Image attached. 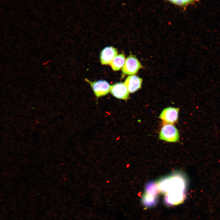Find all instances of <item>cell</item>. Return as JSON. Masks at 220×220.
I'll list each match as a JSON object with an SVG mask.
<instances>
[{"label":"cell","instance_id":"9c48e42d","mask_svg":"<svg viewBox=\"0 0 220 220\" xmlns=\"http://www.w3.org/2000/svg\"><path fill=\"white\" fill-rule=\"evenodd\" d=\"M125 60L124 54L121 53L116 56L109 64L113 70L118 71L123 67L125 64Z\"/></svg>","mask_w":220,"mask_h":220},{"label":"cell","instance_id":"5b68a950","mask_svg":"<svg viewBox=\"0 0 220 220\" xmlns=\"http://www.w3.org/2000/svg\"><path fill=\"white\" fill-rule=\"evenodd\" d=\"M110 91L114 96L119 99L126 100L129 97V92L123 83H117L111 86Z\"/></svg>","mask_w":220,"mask_h":220},{"label":"cell","instance_id":"277c9868","mask_svg":"<svg viewBox=\"0 0 220 220\" xmlns=\"http://www.w3.org/2000/svg\"><path fill=\"white\" fill-rule=\"evenodd\" d=\"M179 109L178 108L169 107L164 109L159 118L168 123L174 124L178 120Z\"/></svg>","mask_w":220,"mask_h":220},{"label":"cell","instance_id":"7a4b0ae2","mask_svg":"<svg viewBox=\"0 0 220 220\" xmlns=\"http://www.w3.org/2000/svg\"><path fill=\"white\" fill-rule=\"evenodd\" d=\"M143 66L134 55H130L126 59L123 67V73L126 75H134L137 73Z\"/></svg>","mask_w":220,"mask_h":220},{"label":"cell","instance_id":"8992f818","mask_svg":"<svg viewBox=\"0 0 220 220\" xmlns=\"http://www.w3.org/2000/svg\"><path fill=\"white\" fill-rule=\"evenodd\" d=\"M117 54V50L115 48L112 46L105 47L100 54V59L101 64L103 65L109 64Z\"/></svg>","mask_w":220,"mask_h":220},{"label":"cell","instance_id":"30bf717a","mask_svg":"<svg viewBox=\"0 0 220 220\" xmlns=\"http://www.w3.org/2000/svg\"><path fill=\"white\" fill-rule=\"evenodd\" d=\"M171 3L179 6H183L192 2L195 0H167Z\"/></svg>","mask_w":220,"mask_h":220},{"label":"cell","instance_id":"52a82bcc","mask_svg":"<svg viewBox=\"0 0 220 220\" xmlns=\"http://www.w3.org/2000/svg\"><path fill=\"white\" fill-rule=\"evenodd\" d=\"M142 79L136 75L128 76L126 79L124 83L130 93H133L141 87Z\"/></svg>","mask_w":220,"mask_h":220},{"label":"cell","instance_id":"3957f363","mask_svg":"<svg viewBox=\"0 0 220 220\" xmlns=\"http://www.w3.org/2000/svg\"><path fill=\"white\" fill-rule=\"evenodd\" d=\"M87 81L90 83L94 93L97 97L106 95L110 91L111 86L105 80H100L94 82Z\"/></svg>","mask_w":220,"mask_h":220},{"label":"cell","instance_id":"ba28073f","mask_svg":"<svg viewBox=\"0 0 220 220\" xmlns=\"http://www.w3.org/2000/svg\"><path fill=\"white\" fill-rule=\"evenodd\" d=\"M184 191H170L167 193L166 200L173 204H177L183 201L185 197Z\"/></svg>","mask_w":220,"mask_h":220},{"label":"cell","instance_id":"6da1fadb","mask_svg":"<svg viewBox=\"0 0 220 220\" xmlns=\"http://www.w3.org/2000/svg\"><path fill=\"white\" fill-rule=\"evenodd\" d=\"M159 138L168 142H176L179 140V133L174 126L167 123L163 125L161 129Z\"/></svg>","mask_w":220,"mask_h":220}]
</instances>
